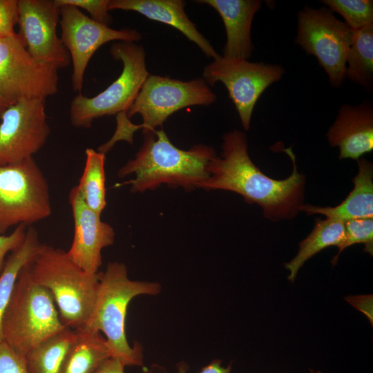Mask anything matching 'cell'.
I'll return each instance as SVG.
<instances>
[{"label": "cell", "mask_w": 373, "mask_h": 373, "mask_svg": "<svg viewBox=\"0 0 373 373\" xmlns=\"http://www.w3.org/2000/svg\"><path fill=\"white\" fill-rule=\"evenodd\" d=\"M345 238L337 254L331 260L336 265L341 253L354 244H363L364 251L373 254V218L351 219L344 222Z\"/></svg>", "instance_id": "obj_27"}, {"label": "cell", "mask_w": 373, "mask_h": 373, "mask_svg": "<svg viewBox=\"0 0 373 373\" xmlns=\"http://www.w3.org/2000/svg\"><path fill=\"white\" fill-rule=\"evenodd\" d=\"M321 2L343 17L344 22L352 30L373 24L372 0H323Z\"/></svg>", "instance_id": "obj_26"}, {"label": "cell", "mask_w": 373, "mask_h": 373, "mask_svg": "<svg viewBox=\"0 0 373 373\" xmlns=\"http://www.w3.org/2000/svg\"><path fill=\"white\" fill-rule=\"evenodd\" d=\"M109 357L106 339L100 332L76 329L60 373H96Z\"/></svg>", "instance_id": "obj_20"}, {"label": "cell", "mask_w": 373, "mask_h": 373, "mask_svg": "<svg viewBox=\"0 0 373 373\" xmlns=\"http://www.w3.org/2000/svg\"><path fill=\"white\" fill-rule=\"evenodd\" d=\"M44 98L22 99L0 118V164L31 157L46 144L50 127Z\"/></svg>", "instance_id": "obj_13"}, {"label": "cell", "mask_w": 373, "mask_h": 373, "mask_svg": "<svg viewBox=\"0 0 373 373\" xmlns=\"http://www.w3.org/2000/svg\"><path fill=\"white\" fill-rule=\"evenodd\" d=\"M86 162L77 189L87 206L101 216L106 201L105 154L88 148Z\"/></svg>", "instance_id": "obj_25"}, {"label": "cell", "mask_w": 373, "mask_h": 373, "mask_svg": "<svg viewBox=\"0 0 373 373\" xmlns=\"http://www.w3.org/2000/svg\"><path fill=\"white\" fill-rule=\"evenodd\" d=\"M326 136L339 148V160H358L373 150V106L370 101L343 105Z\"/></svg>", "instance_id": "obj_16"}, {"label": "cell", "mask_w": 373, "mask_h": 373, "mask_svg": "<svg viewBox=\"0 0 373 373\" xmlns=\"http://www.w3.org/2000/svg\"><path fill=\"white\" fill-rule=\"evenodd\" d=\"M0 373H28L24 358L5 342H0Z\"/></svg>", "instance_id": "obj_30"}, {"label": "cell", "mask_w": 373, "mask_h": 373, "mask_svg": "<svg viewBox=\"0 0 373 373\" xmlns=\"http://www.w3.org/2000/svg\"><path fill=\"white\" fill-rule=\"evenodd\" d=\"M75 330L64 327L42 341L24 356L28 373H60Z\"/></svg>", "instance_id": "obj_22"}, {"label": "cell", "mask_w": 373, "mask_h": 373, "mask_svg": "<svg viewBox=\"0 0 373 373\" xmlns=\"http://www.w3.org/2000/svg\"><path fill=\"white\" fill-rule=\"evenodd\" d=\"M60 8L61 40L73 62L72 87L81 93L88 64L95 51L111 41L135 42L142 35L134 29L116 30L94 21L77 7Z\"/></svg>", "instance_id": "obj_12"}, {"label": "cell", "mask_w": 373, "mask_h": 373, "mask_svg": "<svg viewBox=\"0 0 373 373\" xmlns=\"http://www.w3.org/2000/svg\"><path fill=\"white\" fill-rule=\"evenodd\" d=\"M59 70L34 60L19 33L0 37V118L22 99H46L57 93Z\"/></svg>", "instance_id": "obj_8"}, {"label": "cell", "mask_w": 373, "mask_h": 373, "mask_svg": "<svg viewBox=\"0 0 373 373\" xmlns=\"http://www.w3.org/2000/svg\"><path fill=\"white\" fill-rule=\"evenodd\" d=\"M26 267L33 280L52 296L62 324L74 330L86 328L97 302L101 272L88 274L66 251L44 244Z\"/></svg>", "instance_id": "obj_3"}, {"label": "cell", "mask_w": 373, "mask_h": 373, "mask_svg": "<svg viewBox=\"0 0 373 373\" xmlns=\"http://www.w3.org/2000/svg\"><path fill=\"white\" fill-rule=\"evenodd\" d=\"M344 238L343 221L317 218L311 233L299 243L297 254L285 264V267L289 271V281L294 282L300 268L307 260L326 247L336 246L338 248Z\"/></svg>", "instance_id": "obj_21"}, {"label": "cell", "mask_w": 373, "mask_h": 373, "mask_svg": "<svg viewBox=\"0 0 373 373\" xmlns=\"http://www.w3.org/2000/svg\"><path fill=\"white\" fill-rule=\"evenodd\" d=\"M124 364L117 358L109 357L96 373H124Z\"/></svg>", "instance_id": "obj_34"}, {"label": "cell", "mask_w": 373, "mask_h": 373, "mask_svg": "<svg viewBox=\"0 0 373 373\" xmlns=\"http://www.w3.org/2000/svg\"><path fill=\"white\" fill-rule=\"evenodd\" d=\"M345 300L356 309L363 312L372 325V295L348 296L345 298Z\"/></svg>", "instance_id": "obj_32"}, {"label": "cell", "mask_w": 373, "mask_h": 373, "mask_svg": "<svg viewBox=\"0 0 373 373\" xmlns=\"http://www.w3.org/2000/svg\"><path fill=\"white\" fill-rule=\"evenodd\" d=\"M297 21L295 42L307 55L317 59L332 86H342L354 31L338 19L327 7L305 6L298 12Z\"/></svg>", "instance_id": "obj_9"}, {"label": "cell", "mask_w": 373, "mask_h": 373, "mask_svg": "<svg viewBox=\"0 0 373 373\" xmlns=\"http://www.w3.org/2000/svg\"><path fill=\"white\" fill-rule=\"evenodd\" d=\"M56 5L61 7L70 5L82 8L88 12L90 18L100 23L108 26L113 21L109 14V0H55Z\"/></svg>", "instance_id": "obj_28"}, {"label": "cell", "mask_w": 373, "mask_h": 373, "mask_svg": "<svg viewBox=\"0 0 373 373\" xmlns=\"http://www.w3.org/2000/svg\"><path fill=\"white\" fill-rule=\"evenodd\" d=\"M222 138L221 156L216 155L209 162V176L200 188L236 193L247 203L259 205L264 217L274 222L294 218L304 204L305 176L297 170L291 148L284 149L292 162L291 174L286 179L275 180L251 161L245 133L233 130Z\"/></svg>", "instance_id": "obj_1"}, {"label": "cell", "mask_w": 373, "mask_h": 373, "mask_svg": "<svg viewBox=\"0 0 373 373\" xmlns=\"http://www.w3.org/2000/svg\"><path fill=\"white\" fill-rule=\"evenodd\" d=\"M68 200L74 220V235L66 254L84 271L97 274L102 264V250L113 244L115 231L87 206L77 186L70 189Z\"/></svg>", "instance_id": "obj_15"}, {"label": "cell", "mask_w": 373, "mask_h": 373, "mask_svg": "<svg viewBox=\"0 0 373 373\" xmlns=\"http://www.w3.org/2000/svg\"><path fill=\"white\" fill-rule=\"evenodd\" d=\"M178 373H186V365L184 364H179ZM231 370V364H229L227 367H223L222 365V361L218 359L213 360L209 365L204 367L200 373H230ZM142 373H160L153 370H144Z\"/></svg>", "instance_id": "obj_33"}, {"label": "cell", "mask_w": 373, "mask_h": 373, "mask_svg": "<svg viewBox=\"0 0 373 373\" xmlns=\"http://www.w3.org/2000/svg\"><path fill=\"white\" fill-rule=\"evenodd\" d=\"M185 5L183 0H109L108 9L135 11L149 19L171 26L195 43L207 57L218 58L220 55L188 17Z\"/></svg>", "instance_id": "obj_17"}, {"label": "cell", "mask_w": 373, "mask_h": 373, "mask_svg": "<svg viewBox=\"0 0 373 373\" xmlns=\"http://www.w3.org/2000/svg\"><path fill=\"white\" fill-rule=\"evenodd\" d=\"M66 327L50 291L21 269L1 321L3 341L15 352L26 354Z\"/></svg>", "instance_id": "obj_5"}, {"label": "cell", "mask_w": 373, "mask_h": 373, "mask_svg": "<svg viewBox=\"0 0 373 373\" xmlns=\"http://www.w3.org/2000/svg\"><path fill=\"white\" fill-rule=\"evenodd\" d=\"M216 155L211 146L198 144L182 150L171 143L162 129L149 131L135 157L117 173L119 178L134 174L135 178L119 185L130 184L132 193L154 190L162 184L185 190L200 188L209 176L207 164Z\"/></svg>", "instance_id": "obj_2"}, {"label": "cell", "mask_w": 373, "mask_h": 373, "mask_svg": "<svg viewBox=\"0 0 373 373\" xmlns=\"http://www.w3.org/2000/svg\"><path fill=\"white\" fill-rule=\"evenodd\" d=\"M285 73L281 65L251 62L247 59L220 56L207 65L202 79L213 86L222 82L235 105L242 126L250 128L254 106L262 93Z\"/></svg>", "instance_id": "obj_11"}, {"label": "cell", "mask_w": 373, "mask_h": 373, "mask_svg": "<svg viewBox=\"0 0 373 373\" xmlns=\"http://www.w3.org/2000/svg\"><path fill=\"white\" fill-rule=\"evenodd\" d=\"M161 285L157 282L133 280L126 266L109 262L101 272L99 288L93 315L84 329L104 333L111 357L125 366L143 365V349L138 342L131 347L126 335V316L131 300L142 294L157 295Z\"/></svg>", "instance_id": "obj_4"}, {"label": "cell", "mask_w": 373, "mask_h": 373, "mask_svg": "<svg viewBox=\"0 0 373 373\" xmlns=\"http://www.w3.org/2000/svg\"><path fill=\"white\" fill-rule=\"evenodd\" d=\"M310 372L311 373H323L322 372H321L320 370H317V371H315V370H310Z\"/></svg>", "instance_id": "obj_35"}, {"label": "cell", "mask_w": 373, "mask_h": 373, "mask_svg": "<svg viewBox=\"0 0 373 373\" xmlns=\"http://www.w3.org/2000/svg\"><path fill=\"white\" fill-rule=\"evenodd\" d=\"M60 8L55 0H19L18 22L32 58L59 69L70 63V55L57 34Z\"/></svg>", "instance_id": "obj_14"}, {"label": "cell", "mask_w": 373, "mask_h": 373, "mask_svg": "<svg viewBox=\"0 0 373 373\" xmlns=\"http://www.w3.org/2000/svg\"><path fill=\"white\" fill-rule=\"evenodd\" d=\"M28 227L21 224L17 226L15 229L8 236L0 234V275L5 264L6 254L15 250L22 244L26 237Z\"/></svg>", "instance_id": "obj_31"}, {"label": "cell", "mask_w": 373, "mask_h": 373, "mask_svg": "<svg viewBox=\"0 0 373 373\" xmlns=\"http://www.w3.org/2000/svg\"><path fill=\"white\" fill-rule=\"evenodd\" d=\"M354 31L347 56L345 77L371 91L373 83V24Z\"/></svg>", "instance_id": "obj_23"}, {"label": "cell", "mask_w": 373, "mask_h": 373, "mask_svg": "<svg viewBox=\"0 0 373 373\" xmlns=\"http://www.w3.org/2000/svg\"><path fill=\"white\" fill-rule=\"evenodd\" d=\"M358 173L353 178L354 188L347 198L336 207H317L303 204L300 211L307 215L322 214L327 218L346 221L351 219L373 218V164L359 158Z\"/></svg>", "instance_id": "obj_19"}, {"label": "cell", "mask_w": 373, "mask_h": 373, "mask_svg": "<svg viewBox=\"0 0 373 373\" xmlns=\"http://www.w3.org/2000/svg\"><path fill=\"white\" fill-rule=\"evenodd\" d=\"M114 59L123 64L118 78L98 95L88 97L79 93L70 106L73 126L89 128L101 117L126 113L134 102L142 85L150 75L146 66V53L135 42L117 41L110 48Z\"/></svg>", "instance_id": "obj_6"}, {"label": "cell", "mask_w": 373, "mask_h": 373, "mask_svg": "<svg viewBox=\"0 0 373 373\" xmlns=\"http://www.w3.org/2000/svg\"><path fill=\"white\" fill-rule=\"evenodd\" d=\"M195 2L211 6L222 18L227 36L222 56L248 60L254 50L251 23L262 2L259 0H199Z\"/></svg>", "instance_id": "obj_18"}, {"label": "cell", "mask_w": 373, "mask_h": 373, "mask_svg": "<svg viewBox=\"0 0 373 373\" xmlns=\"http://www.w3.org/2000/svg\"><path fill=\"white\" fill-rule=\"evenodd\" d=\"M52 213L48 181L33 157L0 164V234L32 224Z\"/></svg>", "instance_id": "obj_7"}, {"label": "cell", "mask_w": 373, "mask_h": 373, "mask_svg": "<svg viewBox=\"0 0 373 373\" xmlns=\"http://www.w3.org/2000/svg\"><path fill=\"white\" fill-rule=\"evenodd\" d=\"M18 22V1L0 0V37L16 34L15 26Z\"/></svg>", "instance_id": "obj_29"}, {"label": "cell", "mask_w": 373, "mask_h": 373, "mask_svg": "<svg viewBox=\"0 0 373 373\" xmlns=\"http://www.w3.org/2000/svg\"><path fill=\"white\" fill-rule=\"evenodd\" d=\"M216 95L202 78L182 81L149 75L126 112L129 119L139 114L142 123L137 125L143 133L154 131L175 112L192 106H209Z\"/></svg>", "instance_id": "obj_10"}, {"label": "cell", "mask_w": 373, "mask_h": 373, "mask_svg": "<svg viewBox=\"0 0 373 373\" xmlns=\"http://www.w3.org/2000/svg\"><path fill=\"white\" fill-rule=\"evenodd\" d=\"M42 243L37 231L32 226L27 227L22 244L12 251L0 275V342L3 341L1 321L10 299L15 284L21 269L31 260Z\"/></svg>", "instance_id": "obj_24"}]
</instances>
